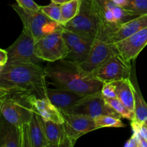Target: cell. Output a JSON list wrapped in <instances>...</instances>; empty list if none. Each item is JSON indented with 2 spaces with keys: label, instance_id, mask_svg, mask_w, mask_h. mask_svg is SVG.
<instances>
[{
  "label": "cell",
  "instance_id": "ac0fdd59",
  "mask_svg": "<svg viewBox=\"0 0 147 147\" xmlns=\"http://www.w3.org/2000/svg\"><path fill=\"white\" fill-rule=\"evenodd\" d=\"M0 146L22 147V129L10 123L1 116Z\"/></svg>",
  "mask_w": 147,
  "mask_h": 147
},
{
  "label": "cell",
  "instance_id": "7402d4cb",
  "mask_svg": "<svg viewBox=\"0 0 147 147\" xmlns=\"http://www.w3.org/2000/svg\"><path fill=\"white\" fill-rule=\"evenodd\" d=\"M133 83V82H132ZM134 113L135 120L139 123H142L147 119V104L141 93L137 83H134Z\"/></svg>",
  "mask_w": 147,
  "mask_h": 147
},
{
  "label": "cell",
  "instance_id": "4316f807",
  "mask_svg": "<svg viewBox=\"0 0 147 147\" xmlns=\"http://www.w3.org/2000/svg\"><path fill=\"white\" fill-rule=\"evenodd\" d=\"M40 9L42 12L44 13L49 18L61 24L62 14L60 4L51 1V3L47 6H40Z\"/></svg>",
  "mask_w": 147,
  "mask_h": 147
},
{
  "label": "cell",
  "instance_id": "7c38bea8",
  "mask_svg": "<svg viewBox=\"0 0 147 147\" xmlns=\"http://www.w3.org/2000/svg\"><path fill=\"white\" fill-rule=\"evenodd\" d=\"M62 34L68 50V54L65 59L80 64L83 63L90 53L95 37L63 28Z\"/></svg>",
  "mask_w": 147,
  "mask_h": 147
},
{
  "label": "cell",
  "instance_id": "e0dca14e",
  "mask_svg": "<svg viewBox=\"0 0 147 147\" xmlns=\"http://www.w3.org/2000/svg\"><path fill=\"white\" fill-rule=\"evenodd\" d=\"M87 96V95H86ZM85 95L66 89L47 88V98L60 110L66 111L77 104Z\"/></svg>",
  "mask_w": 147,
  "mask_h": 147
},
{
  "label": "cell",
  "instance_id": "484cf974",
  "mask_svg": "<svg viewBox=\"0 0 147 147\" xmlns=\"http://www.w3.org/2000/svg\"><path fill=\"white\" fill-rule=\"evenodd\" d=\"M94 119L98 129L105 127L122 128L126 126L120 118H116L110 115H102Z\"/></svg>",
  "mask_w": 147,
  "mask_h": 147
},
{
  "label": "cell",
  "instance_id": "6da1fadb",
  "mask_svg": "<svg viewBox=\"0 0 147 147\" xmlns=\"http://www.w3.org/2000/svg\"><path fill=\"white\" fill-rule=\"evenodd\" d=\"M45 71L47 78L56 88L85 96L101 91L103 86V82L83 69L80 63L67 59L48 63Z\"/></svg>",
  "mask_w": 147,
  "mask_h": 147
},
{
  "label": "cell",
  "instance_id": "52a82bcc",
  "mask_svg": "<svg viewBox=\"0 0 147 147\" xmlns=\"http://www.w3.org/2000/svg\"><path fill=\"white\" fill-rule=\"evenodd\" d=\"M99 20L92 0H81L80 11L72 20L64 25L65 30L82 33L96 37Z\"/></svg>",
  "mask_w": 147,
  "mask_h": 147
},
{
  "label": "cell",
  "instance_id": "d4e9b609",
  "mask_svg": "<svg viewBox=\"0 0 147 147\" xmlns=\"http://www.w3.org/2000/svg\"><path fill=\"white\" fill-rule=\"evenodd\" d=\"M106 103L111 106L117 113H119L121 118L128 119L129 121L135 120L134 111L129 109L126 105L122 103L118 98H104Z\"/></svg>",
  "mask_w": 147,
  "mask_h": 147
},
{
  "label": "cell",
  "instance_id": "8992f818",
  "mask_svg": "<svg viewBox=\"0 0 147 147\" xmlns=\"http://www.w3.org/2000/svg\"><path fill=\"white\" fill-rule=\"evenodd\" d=\"M60 28L37 40L34 45V53L42 61L53 63L65 59L68 54L67 45Z\"/></svg>",
  "mask_w": 147,
  "mask_h": 147
},
{
  "label": "cell",
  "instance_id": "5bb4252c",
  "mask_svg": "<svg viewBox=\"0 0 147 147\" xmlns=\"http://www.w3.org/2000/svg\"><path fill=\"white\" fill-rule=\"evenodd\" d=\"M113 45L122 57L133 61L147 45V27Z\"/></svg>",
  "mask_w": 147,
  "mask_h": 147
},
{
  "label": "cell",
  "instance_id": "7a4b0ae2",
  "mask_svg": "<svg viewBox=\"0 0 147 147\" xmlns=\"http://www.w3.org/2000/svg\"><path fill=\"white\" fill-rule=\"evenodd\" d=\"M45 67L30 63L8 62L0 67V88H13L32 92L38 98L47 97Z\"/></svg>",
  "mask_w": 147,
  "mask_h": 147
},
{
  "label": "cell",
  "instance_id": "d6986e66",
  "mask_svg": "<svg viewBox=\"0 0 147 147\" xmlns=\"http://www.w3.org/2000/svg\"><path fill=\"white\" fill-rule=\"evenodd\" d=\"M34 108L45 121L58 123H64V119L60 109L55 106L48 98H36Z\"/></svg>",
  "mask_w": 147,
  "mask_h": 147
},
{
  "label": "cell",
  "instance_id": "9a60e30c",
  "mask_svg": "<svg viewBox=\"0 0 147 147\" xmlns=\"http://www.w3.org/2000/svg\"><path fill=\"white\" fill-rule=\"evenodd\" d=\"M146 27L147 14L134 17L129 21L119 24L116 30L109 35L108 43L116 44Z\"/></svg>",
  "mask_w": 147,
  "mask_h": 147
},
{
  "label": "cell",
  "instance_id": "9c48e42d",
  "mask_svg": "<svg viewBox=\"0 0 147 147\" xmlns=\"http://www.w3.org/2000/svg\"><path fill=\"white\" fill-rule=\"evenodd\" d=\"M64 111L73 114L83 115L93 119L102 115H110L116 118H121L106 103L100 91L87 95L77 104Z\"/></svg>",
  "mask_w": 147,
  "mask_h": 147
},
{
  "label": "cell",
  "instance_id": "1f68e13d",
  "mask_svg": "<svg viewBox=\"0 0 147 147\" xmlns=\"http://www.w3.org/2000/svg\"><path fill=\"white\" fill-rule=\"evenodd\" d=\"M68 0H51L52 2H54L55 3V4H63V3L66 2V1H67Z\"/></svg>",
  "mask_w": 147,
  "mask_h": 147
},
{
  "label": "cell",
  "instance_id": "30bf717a",
  "mask_svg": "<svg viewBox=\"0 0 147 147\" xmlns=\"http://www.w3.org/2000/svg\"><path fill=\"white\" fill-rule=\"evenodd\" d=\"M99 22L107 27L116 28L119 24L136 16L118 5L114 0H92Z\"/></svg>",
  "mask_w": 147,
  "mask_h": 147
},
{
  "label": "cell",
  "instance_id": "ba28073f",
  "mask_svg": "<svg viewBox=\"0 0 147 147\" xmlns=\"http://www.w3.org/2000/svg\"><path fill=\"white\" fill-rule=\"evenodd\" d=\"M131 62L116 53L91 73L104 83L131 78Z\"/></svg>",
  "mask_w": 147,
  "mask_h": 147
},
{
  "label": "cell",
  "instance_id": "603a6c76",
  "mask_svg": "<svg viewBox=\"0 0 147 147\" xmlns=\"http://www.w3.org/2000/svg\"><path fill=\"white\" fill-rule=\"evenodd\" d=\"M114 1L136 17L147 14V0H114Z\"/></svg>",
  "mask_w": 147,
  "mask_h": 147
},
{
  "label": "cell",
  "instance_id": "cb8c5ba5",
  "mask_svg": "<svg viewBox=\"0 0 147 147\" xmlns=\"http://www.w3.org/2000/svg\"><path fill=\"white\" fill-rule=\"evenodd\" d=\"M81 0H68L60 4L62 14V22L60 25H64L73 20L80 11Z\"/></svg>",
  "mask_w": 147,
  "mask_h": 147
},
{
  "label": "cell",
  "instance_id": "f546056e",
  "mask_svg": "<svg viewBox=\"0 0 147 147\" xmlns=\"http://www.w3.org/2000/svg\"><path fill=\"white\" fill-rule=\"evenodd\" d=\"M9 61L8 52L7 50L0 49V67L5 65Z\"/></svg>",
  "mask_w": 147,
  "mask_h": 147
},
{
  "label": "cell",
  "instance_id": "2e32d148",
  "mask_svg": "<svg viewBox=\"0 0 147 147\" xmlns=\"http://www.w3.org/2000/svg\"><path fill=\"white\" fill-rule=\"evenodd\" d=\"M49 147H72L74 144L66 134L63 123H58L42 119Z\"/></svg>",
  "mask_w": 147,
  "mask_h": 147
},
{
  "label": "cell",
  "instance_id": "83f0119b",
  "mask_svg": "<svg viewBox=\"0 0 147 147\" xmlns=\"http://www.w3.org/2000/svg\"><path fill=\"white\" fill-rule=\"evenodd\" d=\"M100 92L104 98H117L116 93V85L114 82H108L103 83Z\"/></svg>",
  "mask_w": 147,
  "mask_h": 147
},
{
  "label": "cell",
  "instance_id": "4dcf8cb0",
  "mask_svg": "<svg viewBox=\"0 0 147 147\" xmlns=\"http://www.w3.org/2000/svg\"><path fill=\"white\" fill-rule=\"evenodd\" d=\"M125 147H139V141H138L136 134L133 132L131 137L126 142L124 145Z\"/></svg>",
  "mask_w": 147,
  "mask_h": 147
},
{
  "label": "cell",
  "instance_id": "8fae6325",
  "mask_svg": "<svg viewBox=\"0 0 147 147\" xmlns=\"http://www.w3.org/2000/svg\"><path fill=\"white\" fill-rule=\"evenodd\" d=\"M36 41L31 34L22 30L16 41L7 49L10 63H30L41 65L42 60L34 53Z\"/></svg>",
  "mask_w": 147,
  "mask_h": 147
},
{
  "label": "cell",
  "instance_id": "ffe728a7",
  "mask_svg": "<svg viewBox=\"0 0 147 147\" xmlns=\"http://www.w3.org/2000/svg\"><path fill=\"white\" fill-rule=\"evenodd\" d=\"M32 147H49L42 123V118L34 111L28 124Z\"/></svg>",
  "mask_w": 147,
  "mask_h": 147
},
{
  "label": "cell",
  "instance_id": "277c9868",
  "mask_svg": "<svg viewBox=\"0 0 147 147\" xmlns=\"http://www.w3.org/2000/svg\"><path fill=\"white\" fill-rule=\"evenodd\" d=\"M11 7L21 19L23 30L31 34L36 42L44 36L62 28L61 25L53 21L42 11L25 9L18 4Z\"/></svg>",
  "mask_w": 147,
  "mask_h": 147
},
{
  "label": "cell",
  "instance_id": "44dd1931",
  "mask_svg": "<svg viewBox=\"0 0 147 147\" xmlns=\"http://www.w3.org/2000/svg\"><path fill=\"white\" fill-rule=\"evenodd\" d=\"M116 85V97L124 103L129 109L134 111V84L131 78L114 81Z\"/></svg>",
  "mask_w": 147,
  "mask_h": 147
},
{
  "label": "cell",
  "instance_id": "f1b7e54d",
  "mask_svg": "<svg viewBox=\"0 0 147 147\" xmlns=\"http://www.w3.org/2000/svg\"><path fill=\"white\" fill-rule=\"evenodd\" d=\"M17 4L25 9L32 10L35 11H41L40 6H39L34 0H16Z\"/></svg>",
  "mask_w": 147,
  "mask_h": 147
},
{
  "label": "cell",
  "instance_id": "4fadbf2b",
  "mask_svg": "<svg viewBox=\"0 0 147 147\" xmlns=\"http://www.w3.org/2000/svg\"><path fill=\"white\" fill-rule=\"evenodd\" d=\"M60 111L64 119L63 125L66 134L74 144L82 136L98 129L93 118Z\"/></svg>",
  "mask_w": 147,
  "mask_h": 147
},
{
  "label": "cell",
  "instance_id": "3957f363",
  "mask_svg": "<svg viewBox=\"0 0 147 147\" xmlns=\"http://www.w3.org/2000/svg\"><path fill=\"white\" fill-rule=\"evenodd\" d=\"M38 98L32 92L13 88H0L1 116L10 123L22 127L28 124L35 111L34 100Z\"/></svg>",
  "mask_w": 147,
  "mask_h": 147
},
{
  "label": "cell",
  "instance_id": "5b68a950",
  "mask_svg": "<svg viewBox=\"0 0 147 147\" xmlns=\"http://www.w3.org/2000/svg\"><path fill=\"white\" fill-rule=\"evenodd\" d=\"M114 30V29L105 27L99 22L97 34L90 53L87 59L80 64L86 71L93 73L109 57L119 53L115 45L109 44L107 42L109 35Z\"/></svg>",
  "mask_w": 147,
  "mask_h": 147
}]
</instances>
